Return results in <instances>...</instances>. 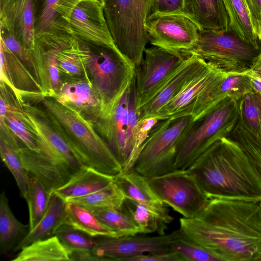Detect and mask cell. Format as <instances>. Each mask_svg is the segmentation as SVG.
<instances>
[{"label":"cell","mask_w":261,"mask_h":261,"mask_svg":"<svg viewBox=\"0 0 261 261\" xmlns=\"http://www.w3.org/2000/svg\"><path fill=\"white\" fill-rule=\"evenodd\" d=\"M209 199L197 218L179 219L180 229L219 261H261L260 203Z\"/></svg>","instance_id":"6da1fadb"},{"label":"cell","mask_w":261,"mask_h":261,"mask_svg":"<svg viewBox=\"0 0 261 261\" xmlns=\"http://www.w3.org/2000/svg\"><path fill=\"white\" fill-rule=\"evenodd\" d=\"M208 198L261 202V179L246 153L228 137L219 139L188 168Z\"/></svg>","instance_id":"7a4b0ae2"},{"label":"cell","mask_w":261,"mask_h":261,"mask_svg":"<svg viewBox=\"0 0 261 261\" xmlns=\"http://www.w3.org/2000/svg\"><path fill=\"white\" fill-rule=\"evenodd\" d=\"M39 101L57 131L84 166L113 176L122 172L117 158L91 123L77 112L52 97L41 96Z\"/></svg>","instance_id":"3957f363"},{"label":"cell","mask_w":261,"mask_h":261,"mask_svg":"<svg viewBox=\"0 0 261 261\" xmlns=\"http://www.w3.org/2000/svg\"><path fill=\"white\" fill-rule=\"evenodd\" d=\"M73 42L85 76L99 95L104 117L114 109L130 87L136 67L116 45H98L74 36Z\"/></svg>","instance_id":"277c9868"},{"label":"cell","mask_w":261,"mask_h":261,"mask_svg":"<svg viewBox=\"0 0 261 261\" xmlns=\"http://www.w3.org/2000/svg\"><path fill=\"white\" fill-rule=\"evenodd\" d=\"M239 101L226 97L209 112L193 120L177 147L174 169H186L216 141L227 137L239 118Z\"/></svg>","instance_id":"5b68a950"},{"label":"cell","mask_w":261,"mask_h":261,"mask_svg":"<svg viewBox=\"0 0 261 261\" xmlns=\"http://www.w3.org/2000/svg\"><path fill=\"white\" fill-rule=\"evenodd\" d=\"M106 22L119 50L137 67L148 41L145 29L150 0H103Z\"/></svg>","instance_id":"8992f818"},{"label":"cell","mask_w":261,"mask_h":261,"mask_svg":"<svg viewBox=\"0 0 261 261\" xmlns=\"http://www.w3.org/2000/svg\"><path fill=\"white\" fill-rule=\"evenodd\" d=\"M261 54L230 28L226 31L200 30L198 40L191 55L226 74H246Z\"/></svg>","instance_id":"52a82bcc"},{"label":"cell","mask_w":261,"mask_h":261,"mask_svg":"<svg viewBox=\"0 0 261 261\" xmlns=\"http://www.w3.org/2000/svg\"><path fill=\"white\" fill-rule=\"evenodd\" d=\"M193 121L192 115L160 120L144 143L134 169L147 178L174 170L178 144Z\"/></svg>","instance_id":"ba28073f"},{"label":"cell","mask_w":261,"mask_h":261,"mask_svg":"<svg viewBox=\"0 0 261 261\" xmlns=\"http://www.w3.org/2000/svg\"><path fill=\"white\" fill-rule=\"evenodd\" d=\"M148 182L166 205L184 218H197L210 199L188 169H175L148 178Z\"/></svg>","instance_id":"9c48e42d"},{"label":"cell","mask_w":261,"mask_h":261,"mask_svg":"<svg viewBox=\"0 0 261 261\" xmlns=\"http://www.w3.org/2000/svg\"><path fill=\"white\" fill-rule=\"evenodd\" d=\"M144 55L141 64L135 70L137 110L149 101L172 72L190 56L155 46L145 48Z\"/></svg>","instance_id":"30bf717a"},{"label":"cell","mask_w":261,"mask_h":261,"mask_svg":"<svg viewBox=\"0 0 261 261\" xmlns=\"http://www.w3.org/2000/svg\"><path fill=\"white\" fill-rule=\"evenodd\" d=\"M145 26L148 41L153 46L188 56L196 45L200 30L194 20L182 13L151 16Z\"/></svg>","instance_id":"8fae6325"},{"label":"cell","mask_w":261,"mask_h":261,"mask_svg":"<svg viewBox=\"0 0 261 261\" xmlns=\"http://www.w3.org/2000/svg\"><path fill=\"white\" fill-rule=\"evenodd\" d=\"M103 0H81L66 15L59 18L53 29L98 44L116 45L104 14Z\"/></svg>","instance_id":"7c38bea8"},{"label":"cell","mask_w":261,"mask_h":261,"mask_svg":"<svg viewBox=\"0 0 261 261\" xmlns=\"http://www.w3.org/2000/svg\"><path fill=\"white\" fill-rule=\"evenodd\" d=\"M72 37L56 29L36 34L32 54L36 77L44 96L52 97L61 87L62 80L58 68V56L69 44Z\"/></svg>","instance_id":"4fadbf2b"},{"label":"cell","mask_w":261,"mask_h":261,"mask_svg":"<svg viewBox=\"0 0 261 261\" xmlns=\"http://www.w3.org/2000/svg\"><path fill=\"white\" fill-rule=\"evenodd\" d=\"M170 239L171 233L153 237L135 234L97 237L96 245L91 252L90 260L128 261L143 254L171 251Z\"/></svg>","instance_id":"5bb4252c"},{"label":"cell","mask_w":261,"mask_h":261,"mask_svg":"<svg viewBox=\"0 0 261 261\" xmlns=\"http://www.w3.org/2000/svg\"><path fill=\"white\" fill-rule=\"evenodd\" d=\"M24 118L39 137L43 147H48L74 175L84 166L54 126L46 111L24 101L21 103Z\"/></svg>","instance_id":"9a60e30c"},{"label":"cell","mask_w":261,"mask_h":261,"mask_svg":"<svg viewBox=\"0 0 261 261\" xmlns=\"http://www.w3.org/2000/svg\"><path fill=\"white\" fill-rule=\"evenodd\" d=\"M59 91L52 97L77 112L92 125L104 115L99 94L86 78H62Z\"/></svg>","instance_id":"2e32d148"},{"label":"cell","mask_w":261,"mask_h":261,"mask_svg":"<svg viewBox=\"0 0 261 261\" xmlns=\"http://www.w3.org/2000/svg\"><path fill=\"white\" fill-rule=\"evenodd\" d=\"M206 63L195 55L186 59L172 72L153 96L138 110L139 121L153 118L162 108L171 101L186 84Z\"/></svg>","instance_id":"e0dca14e"},{"label":"cell","mask_w":261,"mask_h":261,"mask_svg":"<svg viewBox=\"0 0 261 261\" xmlns=\"http://www.w3.org/2000/svg\"><path fill=\"white\" fill-rule=\"evenodd\" d=\"M0 10L1 28L32 52L36 38L34 0H0Z\"/></svg>","instance_id":"ac0fdd59"},{"label":"cell","mask_w":261,"mask_h":261,"mask_svg":"<svg viewBox=\"0 0 261 261\" xmlns=\"http://www.w3.org/2000/svg\"><path fill=\"white\" fill-rule=\"evenodd\" d=\"M226 74L206 63L190 79L178 94L159 111L153 118L162 120L192 115L194 103L203 90Z\"/></svg>","instance_id":"d6986e66"},{"label":"cell","mask_w":261,"mask_h":261,"mask_svg":"<svg viewBox=\"0 0 261 261\" xmlns=\"http://www.w3.org/2000/svg\"><path fill=\"white\" fill-rule=\"evenodd\" d=\"M18 152L29 173L40 180L50 193L74 176L54 154L46 150L38 152L21 146Z\"/></svg>","instance_id":"ffe728a7"},{"label":"cell","mask_w":261,"mask_h":261,"mask_svg":"<svg viewBox=\"0 0 261 261\" xmlns=\"http://www.w3.org/2000/svg\"><path fill=\"white\" fill-rule=\"evenodd\" d=\"M1 81L14 92L21 104L25 99L43 95L41 85L28 67L2 42Z\"/></svg>","instance_id":"44dd1931"},{"label":"cell","mask_w":261,"mask_h":261,"mask_svg":"<svg viewBox=\"0 0 261 261\" xmlns=\"http://www.w3.org/2000/svg\"><path fill=\"white\" fill-rule=\"evenodd\" d=\"M128 90L108 115L100 118L93 125L117 158L122 171L126 162Z\"/></svg>","instance_id":"7402d4cb"},{"label":"cell","mask_w":261,"mask_h":261,"mask_svg":"<svg viewBox=\"0 0 261 261\" xmlns=\"http://www.w3.org/2000/svg\"><path fill=\"white\" fill-rule=\"evenodd\" d=\"M184 13L200 30L226 31L230 28L223 0H184Z\"/></svg>","instance_id":"603a6c76"},{"label":"cell","mask_w":261,"mask_h":261,"mask_svg":"<svg viewBox=\"0 0 261 261\" xmlns=\"http://www.w3.org/2000/svg\"><path fill=\"white\" fill-rule=\"evenodd\" d=\"M114 182L125 198L144 204L163 213H169L166 205L154 193L148 178L134 169L114 176Z\"/></svg>","instance_id":"cb8c5ba5"},{"label":"cell","mask_w":261,"mask_h":261,"mask_svg":"<svg viewBox=\"0 0 261 261\" xmlns=\"http://www.w3.org/2000/svg\"><path fill=\"white\" fill-rule=\"evenodd\" d=\"M134 222L140 234L156 232L164 235L173 218L169 213H163L137 201L125 198L120 207Z\"/></svg>","instance_id":"d4e9b609"},{"label":"cell","mask_w":261,"mask_h":261,"mask_svg":"<svg viewBox=\"0 0 261 261\" xmlns=\"http://www.w3.org/2000/svg\"><path fill=\"white\" fill-rule=\"evenodd\" d=\"M113 181L114 176L85 167L53 192L66 201L94 193L108 187Z\"/></svg>","instance_id":"484cf974"},{"label":"cell","mask_w":261,"mask_h":261,"mask_svg":"<svg viewBox=\"0 0 261 261\" xmlns=\"http://www.w3.org/2000/svg\"><path fill=\"white\" fill-rule=\"evenodd\" d=\"M230 29L242 40L261 49V39L257 24L245 0H223Z\"/></svg>","instance_id":"4316f807"},{"label":"cell","mask_w":261,"mask_h":261,"mask_svg":"<svg viewBox=\"0 0 261 261\" xmlns=\"http://www.w3.org/2000/svg\"><path fill=\"white\" fill-rule=\"evenodd\" d=\"M30 231V225L19 222L12 213L5 191L0 195V254L14 253L17 246Z\"/></svg>","instance_id":"83f0119b"},{"label":"cell","mask_w":261,"mask_h":261,"mask_svg":"<svg viewBox=\"0 0 261 261\" xmlns=\"http://www.w3.org/2000/svg\"><path fill=\"white\" fill-rule=\"evenodd\" d=\"M66 201L54 192L51 193L49 205L44 216L37 225L17 246L14 253L23 247L42 239L55 235L62 225L65 213Z\"/></svg>","instance_id":"f1b7e54d"},{"label":"cell","mask_w":261,"mask_h":261,"mask_svg":"<svg viewBox=\"0 0 261 261\" xmlns=\"http://www.w3.org/2000/svg\"><path fill=\"white\" fill-rule=\"evenodd\" d=\"M71 261L70 252L54 235L23 247L12 261Z\"/></svg>","instance_id":"f546056e"},{"label":"cell","mask_w":261,"mask_h":261,"mask_svg":"<svg viewBox=\"0 0 261 261\" xmlns=\"http://www.w3.org/2000/svg\"><path fill=\"white\" fill-rule=\"evenodd\" d=\"M68 224L94 237H117L116 233L103 225L89 208L66 201L62 224Z\"/></svg>","instance_id":"4dcf8cb0"},{"label":"cell","mask_w":261,"mask_h":261,"mask_svg":"<svg viewBox=\"0 0 261 261\" xmlns=\"http://www.w3.org/2000/svg\"><path fill=\"white\" fill-rule=\"evenodd\" d=\"M55 235L70 252L71 260H86L96 245L95 238L68 224L61 225Z\"/></svg>","instance_id":"1f68e13d"},{"label":"cell","mask_w":261,"mask_h":261,"mask_svg":"<svg viewBox=\"0 0 261 261\" xmlns=\"http://www.w3.org/2000/svg\"><path fill=\"white\" fill-rule=\"evenodd\" d=\"M89 210L103 225L114 231L117 237L140 234L138 227L121 208L103 207Z\"/></svg>","instance_id":"d6a6232c"},{"label":"cell","mask_w":261,"mask_h":261,"mask_svg":"<svg viewBox=\"0 0 261 261\" xmlns=\"http://www.w3.org/2000/svg\"><path fill=\"white\" fill-rule=\"evenodd\" d=\"M29 185L25 199L29 211L30 230L40 222L46 213L51 193L37 177L29 174Z\"/></svg>","instance_id":"836d02e7"},{"label":"cell","mask_w":261,"mask_h":261,"mask_svg":"<svg viewBox=\"0 0 261 261\" xmlns=\"http://www.w3.org/2000/svg\"><path fill=\"white\" fill-rule=\"evenodd\" d=\"M227 137L242 148L261 179V136L248 128L239 116L236 126Z\"/></svg>","instance_id":"e575fe53"},{"label":"cell","mask_w":261,"mask_h":261,"mask_svg":"<svg viewBox=\"0 0 261 261\" xmlns=\"http://www.w3.org/2000/svg\"><path fill=\"white\" fill-rule=\"evenodd\" d=\"M170 249L184 261H219L205 248L190 239L180 229L171 233Z\"/></svg>","instance_id":"d590c367"},{"label":"cell","mask_w":261,"mask_h":261,"mask_svg":"<svg viewBox=\"0 0 261 261\" xmlns=\"http://www.w3.org/2000/svg\"><path fill=\"white\" fill-rule=\"evenodd\" d=\"M124 199L125 196L113 181L108 187L94 193L66 201L75 203L89 209L103 207L119 208Z\"/></svg>","instance_id":"8d00e7d4"},{"label":"cell","mask_w":261,"mask_h":261,"mask_svg":"<svg viewBox=\"0 0 261 261\" xmlns=\"http://www.w3.org/2000/svg\"><path fill=\"white\" fill-rule=\"evenodd\" d=\"M18 149L13 148L0 139V154L2 160L14 176L19 190L20 196L25 198L28 190L30 175L23 165L18 152Z\"/></svg>","instance_id":"74e56055"},{"label":"cell","mask_w":261,"mask_h":261,"mask_svg":"<svg viewBox=\"0 0 261 261\" xmlns=\"http://www.w3.org/2000/svg\"><path fill=\"white\" fill-rule=\"evenodd\" d=\"M238 101L241 119L254 134H259L261 123V95L253 91L244 95Z\"/></svg>","instance_id":"f35d334b"},{"label":"cell","mask_w":261,"mask_h":261,"mask_svg":"<svg viewBox=\"0 0 261 261\" xmlns=\"http://www.w3.org/2000/svg\"><path fill=\"white\" fill-rule=\"evenodd\" d=\"M57 64L62 78L80 79L85 77L83 66L73 45V36L69 44L59 53Z\"/></svg>","instance_id":"ab89813d"},{"label":"cell","mask_w":261,"mask_h":261,"mask_svg":"<svg viewBox=\"0 0 261 261\" xmlns=\"http://www.w3.org/2000/svg\"><path fill=\"white\" fill-rule=\"evenodd\" d=\"M222 95L240 100L248 93L254 91L250 77L247 74H226L220 84Z\"/></svg>","instance_id":"60d3db41"},{"label":"cell","mask_w":261,"mask_h":261,"mask_svg":"<svg viewBox=\"0 0 261 261\" xmlns=\"http://www.w3.org/2000/svg\"><path fill=\"white\" fill-rule=\"evenodd\" d=\"M60 0H34L36 34L51 30L57 20L56 7Z\"/></svg>","instance_id":"b9f144b4"},{"label":"cell","mask_w":261,"mask_h":261,"mask_svg":"<svg viewBox=\"0 0 261 261\" xmlns=\"http://www.w3.org/2000/svg\"><path fill=\"white\" fill-rule=\"evenodd\" d=\"M1 42L20 60L36 77L32 52L26 49L13 35L3 28H1Z\"/></svg>","instance_id":"7bdbcfd3"},{"label":"cell","mask_w":261,"mask_h":261,"mask_svg":"<svg viewBox=\"0 0 261 261\" xmlns=\"http://www.w3.org/2000/svg\"><path fill=\"white\" fill-rule=\"evenodd\" d=\"M175 13H184V0H150L147 18L156 14Z\"/></svg>","instance_id":"ee69618b"},{"label":"cell","mask_w":261,"mask_h":261,"mask_svg":"<svg viewBox=\"0 0 261 261\" xmlns=\"http://www.w3.org/2000/svg\"><path fill=\"white\" fill-rule=\"evenodd\" d=\"M128 261H184V259L178 253L169 251L143 254L132 257Z\"/></svg>","instance_id":"f6af8a7d"},{"label":"cell","mask_w":261,"mask_h":261,"mask_svg":"<svg viewBox=\"0 0 261 261\" xmlns=\"http://www.w3.org/2000/svg\"><path fill=\"white\" fill-rule=\"evenodd\" d=\"M249 11L257 24L261 20V0H245Z\"/></svg>","instance_id":"bcb514c9"},{"label":"cell","mask_w":261,"mask_h":261,"mask_svg":"<svg viewBox=\"0 0 261 261\" xmlns=\"http://www.w3.org/2000/svg\"><path fill=\"white\" fill-rule=\"evenodd\" d=\"M258 31L259 37L261 39V20L257 23Z\"/></svg>","instance_id":"7dc6e473"},{"label":"cell","mask_w":261,"mask_h":261,"mask_svg":"<svg viewBox=\"0 0 261 261\" xmlns=\"http://www.w3.org/2000/svg\"><path fill=\"white\" fill-rule=\"evenodd\" d=\"M259 134L260 136H261V123H260V130H259V134Z\"/></svg>","instance_id":"c3c4849f"},{"label":"cell","mask_w":261,"mask_h":261,"mask_svg":"<svg viewBox=\"0 0 261 261\" xmlns=\"http://www.w3.org/2000/svg\"><path fill=\"white\" fill-rule=\"evenodd\" d=\"M259 58H260V59L261 60V54H260V56H259Z\"/></svg>","instance_id":"681fc988"},{"label":"cell","mask_w":261,"mask_h":261,"mask_svg":"<svg viewBox=\"0 0 261 261\" xmlns=\"http://www.w3.org/2000/svg\"><path fill=\"white\" fill-rule=\"evenodd\" d=\"M260 206H261V202H260Z\"/></svg>","instance_id":"f907efd6"}]
</instances>
